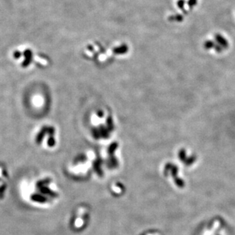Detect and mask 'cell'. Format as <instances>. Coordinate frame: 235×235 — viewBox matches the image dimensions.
<instances>
[{
	"label": "cell",
	"instance_id": "2",
	"mask_svg": "<svg viewBox=\"0 0 235 235\" xmlns=\"http://www.w3.org/2000/svg\"><path fill=\"white\" fill-rule=\"evenodd\" d=\"M90 208L86 206H80L75 210L71 218L72 229L81 231L86 228L90 220Z\"/></svg>",
	"mask_w": 235,
	"mask_h": 235
},
{
	"label": "cell",
	"instance_id": "10",
	"mask_svg": "<svg viewBox=\"0 0 235 235\" xmlns=\"http://www.w3.org/2000/svg\"><path fill=\"white\" fill-rule=\"evenodd\" d=\"M196 3V0H189L188 4H189V6L190 7V8H192V6H195Z\"/></svg>",
	"mask_w": 235,
	"mask_h": 235
},
{
	"label": "cell",
	"instance_id": "3",
	"mask_svg": "<svg viewBox=\"0 0 235 235\" xmlns=\"http://www.w3.org/2000/svg\"><path fill=\"white\" fill-rule=\"evenodd\" d=\"M7 183H8V175L6 171L2 166L0 165V199H3L6 193Z\"/></svg>",
	"mask_w": 235,
	"mask_h": 235
},
{
	"label": "cell",
	"instance_id": "1",
	"mask_svg": "<svg viewBox=\"0 0 235 235\" xmlns=\"http://www.w3.org/2000/svg\"><path fill=\"white\" fill-rule=\"evenodd\" d=\"M92 164H93V158H75L73 161L68 164V172L73 177L83 178L88 175L90 171Z\"/></svg>",
	"mask_w": 235,
	"mask_h": 235
},
{
	"label": "cell",
	"instance_id": "6",
	"mask_svg": "<svg viewBox=\"0 0 235 235\" xmlns=\"http://www.w3.org/2000/svg\"><path fill=\"white\" fill-rule=\"evenodd\" d=\"M215 40H217V42H218L219 44L222 45L224 48H227V47H228V40L224 38H223L222 35L215 34Z\"/></svg>",
	"mask_w": 235,
	"mask_h": 235
},
{
	"label": "cell",
	"instance_id": "11",
	"mask_svg": "<svg viewBox=\"0 0 235 235\" xmlns=\"http://www.w3.org/2000/svg\"><path fill=\"white\" fill-rule=\"evenodd\" d=\"M215 49L217 52H222V47H221L220 46H218V45H215Z\"/></svg>",
	"mask_w": 235,
	"mask_h": 235
},
{
	"label": "cell",
	"instance_id": "7",
	"mask_svg": "<svg viewBox=\"0 0 235 235\" xmlns=\"http://www.w3.org/2000/svg\"><path fill=\"white\" fill-rule=\"evenodd\" d=\"M169 19L170 21H177V22H181V21H183V18L182 15H172V16L169 17Z\"/></svg>",
	"mask_w": 235,
	"mask_h": 235
},
{
	"label": "cell",
	"instance_id": "9",
	"mask_svg": "<svg viewBox=\"0 0 235 235\" xmlns=\"http://www.w3.org/2000/svg\"><path fill=\"white\" fill-rule=\"evenodd\" d=\"M178 4L179 8H181V9H183L184 13L187 14V12H186L185 10H184V8H183V5H184V1H183V0H180V1H179L178 2Z\"/></svg>",
	"mask_w": 235,
	"mask_h": 235
},
{
	"label": "cell",
	"instance_id": "4",
	"mask_svg": "<svg viewBox=\"0 0 235 235\" xmlns=\"http://www.w3.org/2000/svg\"><path fill=\"white\" fill-rule=\"evenodd\" d=\"M171 172L172 175L173 180H174L175 183L179 187H184V182L183 180L180 179L178 177V168L176 166L173 165L171 163H168L165 166V172Z\"/></svg>",
	"mask_w": 235,
	"mask_h": 235
},
{
	"label": "cell",
	"instance_id": "5",
	"mask_svg": "<svg viewBox=\"0 0 235 235\" xmlns=\"http://www.w3.org/2000/svg\"><path fill=\"white\" fill-rule=\"evenodd\" d=\"M179 158H180V161H183V163H185V164L187 165H190V164H192L194 161H195V158L193 157L192 158H187V155H186V152L184 149H181L179 152Z\"/></svg>",
	"mask_w": 235,
	"mask_h": 235
},
{
	"label": "cell",
	"instance_id": "8",
	"mask_svg": "<svg viewBox=\"0 0 235 235\" xmlns=\"http://www.w3.org/2000/svg\"><path fill=\"white\" fill-rule=\"evenodd\" d=\"M215 44L214 43V42L211 41V40H208V41H206V43H205L204 44V47L206 49H208V50H209V49H212V47H215Z\"/></svg>",
	"mask_w": 235,
	"mask_h": 235
}]
</instances>
